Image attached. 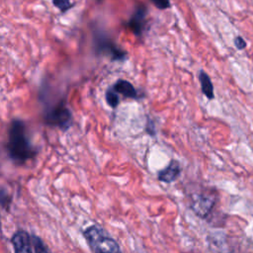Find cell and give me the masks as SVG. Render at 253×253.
Wrapping results in <instances>:
<instances>
[{
    "instance_id": "1",
    "label": "cell",
    "mask_w": 253,
    "mask_h": 253,
    "mask_svg": "<svg viewBox=\"0 0 253 253\" xmlns=\"http://www.w3.org/2000/svg\"><path fill=\"white\" fill-rule=\"evenodd\" d=\"M7 149L9 156L18 163L26 162L37 153L27 136L25 123L20 119H14L10 124Z\"/></svg>"
},
{
    "instance_id": "2",
    "label": "cell",
    "mask_w": 253,
    "mask_h": 253,
    "mask_svg": "<svg viewBox=\"0 0 253 253\" xmlns=\"http://www.w3.org/2000/svg\"><path fill=\"white\" fill-rule=\"evenodd\" d=\"M84 236L94 253H122L118 242L98 225L87 227Z\"/></svg>"
},
{
    "instance_id": "3",
    "label": "cell",
    "mask_w": 253,
    "mask_h": 253,
    "mask_svg": "<svg viewBox=\"0 0 253 253\" xmlns=\"http://www.w3.org/2000/svg\"><path fill=\"white\" fill-rule=\"evenodd\" d=\"M43 119L46 125L63 130L67 129L72 124V114L63 99L52 104H45Z\"/></svg>"
},
{
    "instance_id": "4",
    "label": "cell",
    "mask_w": 253,
    "mask_h": 253,
    "mask_svg": "<svg viewBox=\"0 0 253 253\" xmlns=\"http://www.w3.org/2000/svg\"><path fill=\"white\" fill-rule=\"evenodd\" d=\"M216 197L213 193L206 190L201 193H194L190 199L191 210L202 218H206L214 207Z\"/></svg>"
},
{
    "instance_id": "5",
    "label": "cell",
    "mask_w": 253,
    "mask_h": 253,
    "mask_svg": "<svg viewBox=\"0 0 253 253\" xmlns=\"http://www.w3.org/2000/svg\"><path fill=\"white\" fill-rule=\"evenodd\" d=\"M95 46L97 51L110 55L113 60H123L126 57V51L104 34L95 35Z\"/></svg>"
},
{
    "instance_id": "6",
    "label": "cell",
    "mask_w": 253,
    "mask_h": 253,
    "mask_svg": "<svg viewBox=\"0 0 253 253\" xmlns=\"http://www.w3.org/2000/svg\"><path fill=\"white\" fill-rule=\"evenodd\" d=\"M146 8L139 4L135 7L134 12L127 22V28L137 37H140L146 25Z\"/></svg>"
},
{
    "instance_id": "7",
    "label": "cell",
    "mask_w": 253,
    "mask_h": 253,
    "mask_svg": "<svg viewBox=\"0 0 253 253\" xmlns=\"http://www.w3.org/2000/svg\"><path fill=\"white\" fill-rule=\"evenodd\" d=\"M12 244L15 253H33L32 239L24 230H19L13 235Z\"/></svg>"
},
{
    "instance_id": "8",
    "label": "cell",
    "mask_w": 253,
    "mask_h": 253,
    "mask_svg": "<svg viewBox=\"0 0 253 253\" xmlns=\"http://www.w3.org/2000/svg\"><path fill=\"white\" fill-rule=\"evenodd\" d=\"M181 173V166L177 160H171L169 164L158 172V180L164 183H172L179 177Z\"/></svg>"
},
{
    "instance_id": "9",
    "label": "cell",
    "mask_w": 253,
    "mask_h": 253,
    "mask_svg": "<svg viewBox=\"0 0 253 253\" xmlns=\"http://www.w3.org/2000/svg\"><path fill=\"white\" fill-rule=\"evenodd\" d=\"M113 90L118 94H122L126 98L129 99H136L137 98V92L133 85L125 79H119L114 86L112 87Z\"/></svg>"
},
{
    "instance_id": "10",
    "label": "cell",
    "mask_w": 253,
    "mask_h": 253,
    "mask_svg": "<svg viewBox=\"0 0 253 253\" xmlns=\"http://www.w3.org/2000/svg\"><path fill=\"white\" fill-rule=\"evenodd\" d=\"M199 80L201 83V88H202V92L204 93V95L211 100L214 97V93H213V85L211 83V80L210 78V76L204 71L201 70L199 73Z\"/></svg>"
},
{
    "instance_id": "11",
    "label": "cell",
    "mask_w": 253,
    "mask_h": 253,
    "mask_svg": "<svg viewBox=\"0 0 253 253\" xmlns=\"http://www.w3.org/2000/svg\"><path fill=\"white\" fill-rule=\"evenodd\" d=\"M106 102H107V104H108L111 108H113V109H115V108L118 107V105H119V103H120L119 96H118V94L113 90V88H110V89H108V90L106 91Z\"/></svg>"
},
{
    "instance_id": "12",
    "label": "cell",
    "mask_w": 253,
    "mask_h": 253,
    "mask_svg": "<svg viewBox=\"0 0 253 253\" xmlns=\"http://www.w3.org/2000/svg\"><path fill=\"white\" fill-rule=\"evenodd\" d=\"M32 245L34 249L33 253H49L45 248V246L43 245L42 241L37 236L32 237Z\"/></svg>"
},
{
    "instance_id": "13",
    "label": "cell",
    "mask_w": 253,
    "mask_h": 253,
    "mask_svg": "<svg viewBox=\"0 0 253 253\" xmlns=\"http://www.w3.org/2000/svg\"><path fill=\"white\" fill-rule=\"evenodd\" d=\"M52 3L62 13L66 12L73 6L71 0H52Z\"/></svg>"
},
{
    "instance_id": "14",
    "label": "cell",
    "mask_w": 253,
    "mask_h": 253,
    "mask_svg": "<svg viewBox=\"0 0 253 253\" xmlns=\"http://www.w3.org/2000/svg\"><path fill=\"white\" fill-rule=\"evenodd\" d=\"M151 2L156 8L160 10L168 9L170 7V0H151Z\"/></svg>"
},
{
    "instance_id": "15",
    "label": "cell",
    "mask_w": 253,
    "mask_h": 253,
    "mask_svg": "<svg viewBox=\"0 0 253 253\" xmlns=\"http://www.w3.org/2000/svg\"><path fill=\"white\" fill-rule=\"evenodd\" d=\"M234 44H235L236 48L239 49V50L244 49V48L246 47V45H247L246 42H245L244 39L241 38V37H235V38H234Z\"/></svg>"
},
{
    "instance_id": "16",
    "label": "cell",
    "mask_w": 253,
    "mask_h": 253,
    "mask_svg": "<svg viewBox=\"0 0 253 253\" xmlns=\"http://www.w3.org/2000/svg\"><path fill=\"white\" fill-rule=\"evenodd\" d=\"M98 1H101V0H98Z\"/></svg>"
}]
</instances>
